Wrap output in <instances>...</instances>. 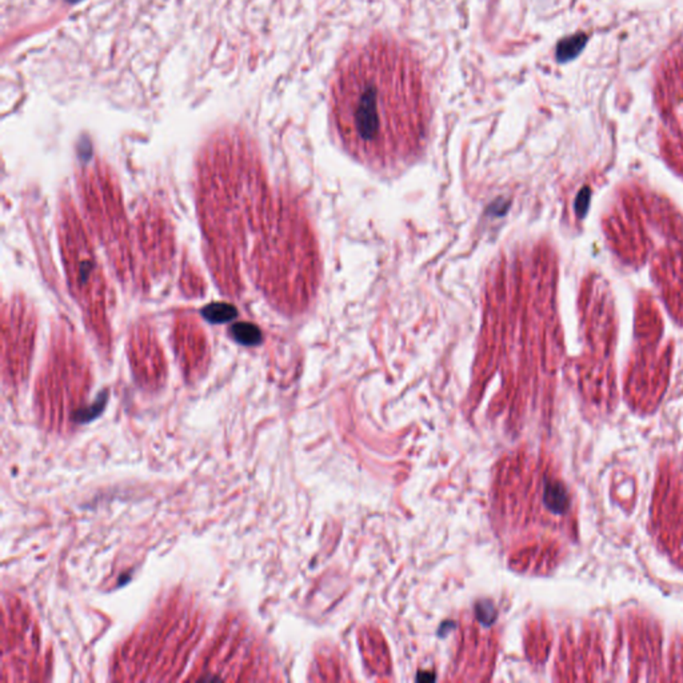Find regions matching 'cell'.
Returning a JSON list of instances; mask_svg holds the SVG:
<instances>
[{
  "label": "cell",
  "instance_id": "5b68a950",
  "mask_svg": "<svg viewBox=\"0 0 683 683\" xmlns=\"http://www.w3.org/2000/svg\"><path fill=\"white\" fill-rule=\"evenodd\" d=\"M586 45V35H575L563 40L558 47L559 61H570L575 58Z\"/></svg>",
  "mask_w": 683,
  "mask_h": 683
},
{
  "label": "cell",
  "instance_id": "3957f363",
  "mask_svg": "<svg viewBox=\"0 0 683 683\" xmlns=\"http://www.w3.org/2000/svg\"><path fill=\"white\" fill-rule=\"evenodd\" d=\"M202 314L212 323H223L237 317V308L226 303H212L207 306Z\"/></svg>",
  "mask_w": 683,
  "mask_h": 683
},
{
  "label": "cell",
  "instance_id": "277c9868",
  "mask_svg": "<svg viewBox=\"0 0 683 683\" xmlns=\"http://www.w3.org/2000/svg\"><path fill=\"white\" fill-rule=\"evenodd\" d=\"M231 334L235 340L246 346H254L262 340V334L258 327L251 323H238L231 329Z\"/></svg>",
  "mask_w": 683,
  "mask_h": 683
},
{
  "label": "cell",
  "instance_id": "7a4b0ae2",
  "mask_svg": "<svg viewBox=\"0 0 683 683\" xmlns=\"http://www.w3.org/2000/svg\"><path fill=\"white\" fill-rule=\"evenodd\" d=\"M544 503L554 512H565L569 506V496L565 486L559 482H549L544 490Z\"/></svg>",
  "mask_w": 683,
  "mask_h": 683
},
{
  "label": "cell",
  "instance_id": "52a82bcc",
  "mask_svg": "<svg viewBox=\"0 0 683 683\" xmlns=\"http://www.w3.org/2000/svg\"><path fill=\"white\" fill-rule=\"evenodd\" d=\"M67 1H70V3H75V1H80V0H67Z\"/></svg>",
  "mask_w": 683,
  "mask_h": 683
},
{
  "label": "cell",
  "instance_id": "8992f818",
  "mask_svg": "<svg viewBox=\"0 0 683 683\" xmlns=\"http://www.w3.org/2000/svg\"><path fill=\"white\" fill-rule=\"evenodd\" d=\"M104 402H106V397H102L99 402H95L90 407L81 409L79 411H77V413L74 414L75 422H78V423H87L90 421H93L94 418H96L99 414L103 411Z\"/></svg>",
  "mask_w": 683,
  "mask_h": 683
},
{
  "label": "cell",
  "instance_id": "6da1fadb",
  "mask_svg": "<svg viewBox=\"0 0 683 683\" xmlns=\"http://www.w3.org/2000/svg\"><path fill=\"white\" fill-rule=\"evenodd\" d=\"M331 119L346 151L371 168L394 170L418 157L430 103L411 49L375 38L349 54L333 81Z\"/></svg>",
  "mask_w": 683,
  "mask_h": 683
}]
</instances>
